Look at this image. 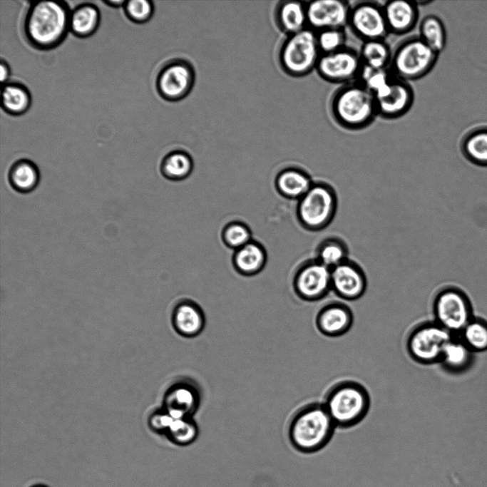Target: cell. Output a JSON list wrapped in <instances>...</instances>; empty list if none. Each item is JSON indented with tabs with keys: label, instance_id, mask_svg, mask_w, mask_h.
I'll return each instance as SVG.
<instances>
[{
	"label": "cell",
	"instance_id": "6da1fadb",
	"mask_svg": "<svg viewBox=\"0 0 487 487\" xmlns=\"http://www.w3.org/2000/svg\"><path fill=\"white\" fill-rule=\"evenodd\" d=\"M337 426L322 401H312L299 406L287 426V439L297 452L310 454L324 448L332 440Z\"/></svg>",
	"mask_w": 487,
	"mask_h": 487
},
{
	"label": "cell",
	"instance_id": "7a4b0ae2",
	"mask_svg": "<svg viewBox=\"0 0 487 487\" xmlns=\"http://www.w3.org/2000/svg\"><path fill=\"white\" fill-rule=\"evenodd\" d=\"M322 401L339 429L359 424L369 414L371 403L367 388L352 379H342L331 384Z\"/></svg>",
	"mask_w": 487,
	"mask_h": 487
},
{
	"label": "cell",
	"instance_id": "3957f363",
	"mask_svg": "<svg viewBox=\"0 0 487 487\" xmlns=\"http://www.w3.org/2000/svg\"><path fill=\"white\" fill-rule=\"evenodd\" d=\"M329 111L337 124L349 130L366 128L378 116L375 97L358 81L335 90L330 98Z\"/></svg>",
	"mask_w": 487,
	"mask_h": 487
},
{
	"label": "cell",
	"instance_id": "277c9868",
	"mask_svg": "<svg viewBox=\"0 0 487 487\" xmlns=\"http://www.w3.org/2000/svg\"><path fill=\"white\" fill-rule=\"evenodd\" d=\"M71 11L62 1L34 3L27 12L24 31L35 47L45 50L58 46L69 29Z\"/></svg>",
	"mask_w": 487,
	"mask_h": 487
},
{
	"label": "cell",
	"instance_id": "5b68a950",
	"mask_svg": "<svg viewBox=\"0 0 487 487\" xmlns=\"http://www.w3.org/2000/svg\"><path fill=\"white\" fill-rule=\"evenodd\" d=\"M338 208L334 188L327 181L314 180L309 190L297 201L296 217L309 232H319L334 220Z\"/></svg>",
	"mask_w": 487,
	"mask_h": 487
},
{
	"label": "cell",
	"instance_id": "8992f818",
	"mask_svg": "<svg viewBox=\"0 0 487 487\" xmlns=\"http://www.w3.org/2000/svg\"><path fill=\"white\" fill-rule=\"evenodd\" d=\"M439 55L419 36H409L392 51L389 68L395 77L403 81L419 80L433 69Z\"/></svg>",
	"mask_w": 487,
	"mask_h": 487
},
{
	"label": "cell",
	"instance_id": "52a82bcc",
	"mask_svg": "<svg viewBox=\"0 0 487 487\" xmlns=\"http://www.w3.org/2000/svg\"><path fill=\"white\" fill-rule=\"evenodd\" d=\"M431 309L433 319L453 335H458L474 317L468 294L452 284L444 285L435 292Z\"/></svg>",
	"mask_w": 487,
	"mask_h": 487
},
{
	"label": "cell",
	"instance_id": "ba28073f",
	"mask_svg": "<svg viewBox=\"0 0 487 487\" xmlns=\"http://www.w3.org/2000/svg\"><path fill=\"white\" fill-rule=\"evenodd\" d=\"M434 319L413 325L405 337V350L409 358L420 365L439 364L443 349L453 337Z\"/></svg>",
	"mask_w": 487,
	"mask_h": 487
},
{
	"label": "cell",
	"instance_id": "9c48e42d",
	"mask_svg": "<svg viewBox=\"0 0 487 487\" xmlns=\"http://www.w3.org/2000/svg\"><path fill=\"white\" fill-rule=\"evenodd\" d=\"M320 56L316 31L307 27L288 36L281 47L280 60L287 74L302 77L315 70Z\"/></svg>",
	"mask_w": 487,
	"mask_h": 487
},
{
	"label": "cell",
	"instance_id": "30bf717a",
	"mask_svg": "<svg viewBox=\"0 0 487 487\" xmlns=\"http://www.w3.org/2000/svg\"><path fill=\"white\" fill-rule=\"evenodd\" d=\"M292 289L300 299L315 302L324 299L331 289V270L314 257L303 261L292 277Z\"/></svg>",
	"mask_w": 487,
	"mask_h": 487
},
{
	"label": "cell",
	"instance_id": "8fae6325",
	"mask_svg": "<svg viewBox=\"0 0 487 487\" xmlns=\"http://www.w3.org/2000/svg\"><path fill=\"white\" fill-rule=\"evenodd\" d=\"M347 26L362 41L385 39L390 34L383 4L377 1H359L351 4Z\"/></svg>",
	"mask_w": 487,
	"mask_h": 487
},
{
	"label": "cell",
	"instance_id": "7c38bea8",
	"mask_svg": "<svg viewBox=\"0 0 487 487\" xmlns=\"http://www.w3.org/2000/svg\"><path fill=\"white\" fill-rule=\"evenodd\" d=\"M362 66L359 51L345 46L332 53L321 54L315 71L324 81L343 85L357 81Z\"/></svg>",
	"mask_w": 487,
	"mask_h": 487
},
{
	"label": "cell",
	"instance_id": "4fadbf2b",
	"mask_svg": "<svg viewBox=\"0 0 487 487\" xmlns=\"http://www.w3.org/2000/svg\"><path fill=\"white\" fill-rule=\"evenodd\" d=\"M202 394L201 388L194 379L178 377L165 389L160 406L173 418L193 416L201 405Z\"/></svg>",
	"mask_w": 487,
	"mask_h": 487
},
{
	"label": "cell",
	"instance_id": "5bb4252c",
	"mask_svg": "<svg viewBox=\"0 0 487 487\" xmlns=\"http://www.w3.org/2000/svg\"><path fill=\"white\" fill-rule=\"evenodd\" d=\"M367 284L364 270L350 258L331 269L332 292L342 301L360 299L365 294Z\"/></svg>",
	"mask_w": 487,
	"mask_h": 487
},
{
	"label": "cell",
	"instance_id": "9a60e30c",
	"mask_svg": "<svg viewBox=\"0 0 487 487\" xmlns=\"http://www.w3.org/2000/svg\"><path fill=\"white\" fill-rule=\"evenodd\" d=\"M195 80L194 70L185 61L178 59L166 63L160 71L156 87L160 95L168 101H178L191 90Z\"/></svg>",
	"mask_w": 487,
	"mask_h": 487
},
{
	"label": "cell",
	"instance_id": "2e32d148",
	"mask_svg": "<svg viewBox=\"0 0 487 487\" xmlns=\"http://www.w3.org/2000/svg\"><path fill=\"white\" fill-rule=\"evenodd\" d=\"M350 2L342 0H314L306 2L307 26L314 31L345 29L348 24Z\"/></svg>",
	"mask_w": 487,
	"mask_h": 487
},
{
	"label": "cell",
	"instance_id": "e0dca14e",
	"mask_svg": "<svg viewBox=\"0 0 487 487\" xmlns=\"http://www.w3.org/2000/svg\"><path fill=\"white\" fill-rule=\"evenodd\" d=\"M354 316L352 308L340 300H331L317 311L314 324L324 337L337 338L346 334L352 327Z\"/></svg>",
	"mask_w": 487,
	"mask_h": 487
},
{
	"label": "cell",
	"instance_id": "ac0fdd59",
	"mask_svg": "<svg viewBox=\"0 0 487 487\" xmlns=\"http://www.w3.org/2000/svg\"><path fill=\"white\" fill-rule=\"evenodd\" d=\"M170 323L174 331L180 337L194 338L203 332L206 318L198 303L191 299L182 298L172 308Z\"/></svg>",
	"mask_w": 487,
	"mask_h": 487
},
{
	"label": "cell",
	"instance_id": "d6986e66",
	"mask_svg": "<svg viewBox=\"0 0 487 487\" xmlns=\"http://www.w3.org/2000/svg\"><path fill=\"white\" fill-rule=\"evenodd\" d=\"M414 91L409 82L394 77L390 92L376 99L378 116L392 120L404 116L412 107Z\"/></svg>",
	"mask_w": 487,
	"mask_h": 487
},
{
	"label": "cell",
	"instance_id": "ffe728a7",
	"mask_svg": "<svg viewBox=\"0 0 487 487\" xmlns=\"http://www.w3.org/2000/svg\"><path fill=\"white\" fill-rule=\"evenodd\" d=\"M383 9L389 34H406L419 21V5L415 1H386L383 4Z\"/></svg>",
	"mask_w": 487,
	"mask_h": 487
},
{
	"label": "cell",
	"instance_id": "44dd1931",
	"mask_svg": "<svg viewBox=\"0 0 487 487\" xmlns=\"http://www.w3.org/2000/svg\"><path fill=\"white\" fill-rule=\"evenodd\" d=\"M267 261L266 249L262 244L254 239L235 250L232 256L234 270L244 277H253L260 274L264 270Z\"/></svg>",
	"mask_w": 487,
	"mask_h": 487
},
{
	"label": "cell",
	"instance_id": "7402d4cb",
	"mask_svg": "<svg viewBox=\"0 0 487 487\" xmlns=\"http://www.w3.org/2000/svg\"><path fill=\"white\" fill-rule=\"evenodd\" d=\"M314 180L305 170L289 166L277 174L274 184L279 195L297 201L309 190Z\"/></svg>",
	"mask_w": 487,
	"mask_h": 487
},
{
	"label": "cell",
	"instance_id": "603a6c76",
	"mask_svg": "<svg viewBox=\"0 0 487 487\" xmlns=\"http://www.w3.org/2000/svg\"><path fill=\"white\" fill-rule=\"evenodd\" d=\"M474 354L458 335H453L445 344L438 364L448 373L461 374L473 364Z\"/></svg>",
	"mask_w": 487,
	"mask_h": 487
},
{
	"label": "cell",
	"instance_id": "cb8c5ba5",
	"mask_svg": "<svg viewBox=\"0 0 487 487\" xmlns=\"http://www.w3.org/2000/svg\"><path fill=\"white\" fill-rule=\"evenodd\" d=\"M460 149L471 163L487 167V125H476L465 132L461 139Z\"/></svg>",
	"mask_w": 487,
	"mask_h": 487
},
{
	"label": "cell",
	"instance_id": "d4e9b609",
	"mask_svg": "<svg viewBox=\"0 0 487 487\" xmlns=\"http://www.w3.org/2000/svg\"><path fill=\"white\" fill-rule=\"evenodd\" d=\"M349 254V247L342 238L329 235L317 245L314 257L331 270L347 260Z\"/></svg>",
	"mask_w": 487,
	"mask_h": 487
},
{
	"label": "cell",
	"instance_id": "484cf974",
	"mask_svg": "<svg viewBox=\"0 0 487 487\" xmlns=\"http://www.w3.org/2000/svg\"><path fill=\"white\" fill-rule=\"evenodd\" d=\"M277 18L280 28L289 35L307 28L306 2L282 1L278 6Z\"/></svg>",
	"mask_w": 487,
	"mask_h": 487
},
{
	"label": "cell",
	"instance_id": "4316f807",
	"mask_svg": "<svg viewBox=\"0 0 487 487\" xmlns=\"http://www.w3.org/2000/svg\"><path fill=\"white\" fill-rule=\"evenodd\" d=\"M39 180L40 174L37 166L26 159L15 162L9 172L11 186L21 193H28L34 190Z\"/></svg>",
	"mask_w": 487,
	"mask_h": 487
},
{
	"label": "cell",
	"instance_id": "83f0119b",
	"mask_svg": "<svg viewBox=\"0 0 487 487\" xmlns=\"http://www.w3.org/2000/svg\"><path fill=\"white\" fill-rule=\"evenodd\" d=\"M100 22L98 9L92 4H83L71 11L69 29L81 38L92 35L98 29Z\"/></svg>",
	"mask_w": 487,
	"mask_h": 487
},
{
	"label": "cell",
	"instance_id": "f1b7e54d",
	"mask_svg": "<svg viewBox=\"0 0 487 487\" xmlns=\"http://www.w3.org/2000/svg\"><path fill=\"white\" fill-rule=\"evenodd\" d=\"M193 167V160L188 153L174 150L163 158L160 169L165 178L172 181H181L190 175Z\"/></svg>",
	"mask_w": 487,
	"mask_h": 487
},
{
	"label": "cell",
	"instance_id": "f546056e",
	"mask_svg": "<svg viewBox=\"0 0 487 487\" xmlns=\"http://www.w3.org/2000/svg\"><path fill=\"white\" fill-rule=\"evenodd\" d=\"M394 76L389 68H375L363 65L358 78L359 81L375 99H380L389 94Z\"/></svg>",
	"mask_w": 487,
	"mask_h": 487
},
{
	"label": "cell",
	"instance_id": "4dcf8cb0",
	"mask_svg": "<svg viewBox=\"0 0 487 487\" xmlns=\"http://www.w3.org/2000/svg\"><path fill=\"white\" fill-rule=\"evenodd\" d=\"M200 429L193 416L174 418L165 438L173 446L185 448L198 439Z\"/></svg>",
	"mask_w": 487,
	"mask_h": 487
},
{
	"label": "cell",
	"instance_id": "1f68e13d",
	"mask_svg": "<svg viewBox=\"0 0 487 487\" xmlns=\"http://www.w3.org/2000/svg\"><path fill=\"white\" fill-rule=\"evenodd\" d=\"M359 54L363 65L375 68H388L392 51L385 39L362 41Z\"/></svg>",
	"mask_w": 487,
	"mask_h": 487
},
{
	"label": "cell",
	"instance_id": "d6a6232c",
	"mask_svg": "<svg viewBox=\"0 0 487 487\" xmlns=\"http://www.w3.org/2000/svg\"><path fill=\"white\" fill-rule=\"evenodd\" d=\"M419 37L438 53L446 44V31L442 20L434 14L425 16L419 24Z\"/></svg>",
	"mask_w": 487,
	"mask_h": 487
},
{
	"label": "cell",
	"instance_id": "836d02e7",
	"mask_svg": "<svg viewBox=\"0 0 487 487\" xmlns=\"http://www.w3.org/2000/svg\"><path fill=\"white\" fill-rule=\"evenodd\" d=\"M31 105V96L24 86L18 83H6L1 88V106L11 115H21Z\"/></svg>",
	"mask_w": 487,
	"mask_h": 487
},
{
	"label": "cell",
	"instance_id": "e575fe53",
	"mask_svg": "<svg viewBox=\"0 0 487 487\" xmlns=\"http://www.w3.org/2000/svg\"><path fill=\"white\" fill-rule=\"evenodd\" d=\"M458 336L475 354L487 351V321L473 317Z\"/></svg>",
	"mask_w": 487,
	"mask_h": 487
},
{
	"label": "cell",
	"instance_id": "d590c367",
	"mask_svg": "<svg viewBox=\"0 0 487 487\" xmlns=\"http://www.w3.org/2000/svg\"><path fill=\"white\" fill-rule=\"evenodd\" d=\"M223 244L233 251L252 240L250 227L244 222L232 220L222 227L220 233Z\"/></svg>",
	"mask_w": 487,
	"mask_h": 487
},
{
	"label": "cell",
	"instance_id": "8d00e7d4",
	"mask_svg": "<svg viewBox=\"0 0 487 487\" xmlns=\"http://www.w3.org/2000/svg\"><path fill=\"white\" fill-rule=\"evenodd\" d=\"M316 36L321 54L332 53L347 46V35L344 29H323L316 31Z\"/></svg>",
	"mask_w": 487,
	"mask_h": 487
},
{
	"label": "cell",
	"instance_id": "74e56055",
	"mask_svg": "<svg viewBox=\"0 0 487 487\" xmlns=\"http://www.w3.org/2000/svg\"><path fill=\"white\" fill-rule=\"evenodd\" d=\"M174 418L163 406L153 409L148 415L147 425L154 434L165 436Z\"/></svg>",
	"mask_w": 487,
	"mask_h": 487
},
{
	"label": "cell",
	"instance_id": "f35d334b",
	"mask_svg": "<svg viewBox=\"0 0 487 487\" xmlns=\"http://www.w3.org/2000/svg\"><path fill=\"white\" fill-rule=\"evenodd\" d=\"M123 7L126 16L135 23L148 21L153 13L152 2L147 0L126 1Z\"/></svg>",
	"mask_w": 487,
	"mask_h": 487
},
{
	"label": "cell",
	"instance_id": "ab89813d",
	"mask_svg": "<svg viewBox=\"0 0 487 487\" xmlns=\"http://www.w3.org/2000/svg\"><path fill=\"white\" fill-rule=\"evenodd\" d=\"M0 73L1 83L2 85H4L9 78L11 71L7 63L3 60H1L0 64Z\"/></svg>",
	"mask_w": 487,
	"mask_h": 487
},
{
	"label": "cell",
	"instance_id": "60d3db41",
	"mask_svg": "<svg viewBox=\"0 0 487 487\" xmlns=\"http://www.w3.org/2000/svg\"><path fill=\"white\" fill-rule=\"evenodd\" d=\"M104 3L109 6L118 8L120 6H123L125 3V1H122V0H121V1H116V0L111 1L110 0V1H105Z\"/></svg>",
	"mask_w": 487,
	"mask_h": 487
},
{
	"label": "cell",
	"instance_id": "b9f144b4",
	"mask_svg": "<svg viewBox=\"0 0 487 487\" xmlns=\"http://www.w3.org/2000/svg\"><path fill=\"white\" fill-rule=\"evenodd\" d=\"M30 487H48V486L46 485H44V484L37 483V484L32 485Z\"/></svg>",
	"mask_w": 487,
	"mask_h": 487
}]
</instances>
